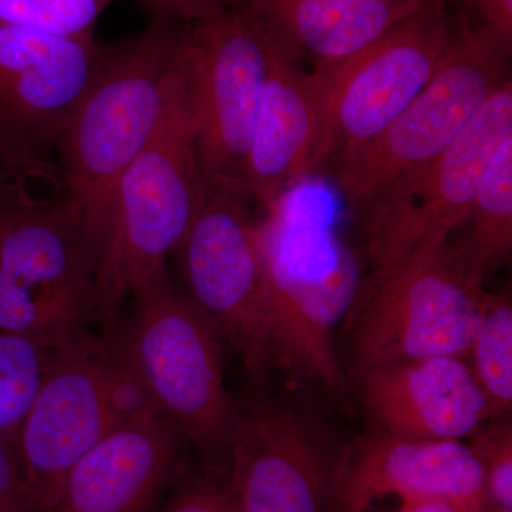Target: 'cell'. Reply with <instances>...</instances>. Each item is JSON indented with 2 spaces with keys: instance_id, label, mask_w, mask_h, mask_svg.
I'll use <instances>...</instances> for the list:
<instances>
[{
  "instance_id": "23",
  "label": "cell",
  "mask_w": 512,
  "mask_h": 512,
  "mask_svg": "<svg viewBox=\"0 0 512 512\" xmlns=\"http://www.w3.org/2000/svg\"><path fill=\"white\" fill-rule=\"evenodd\" d=\"M114 0H0V23L66 37H93Z\"/></svg>"
},
{
  "instance_id": "11",
  "label": "cell",
  "mask_w": 512,
  "mask_h": 512,
  "mask_svg": "<svg viewBox=\"0 0 512 512\" xmlns=\"http://www.w3.org/2000/svg\"><path fill=\"white\" fill-rule=\"evenodd\" d=\"M269 49V37L244 5L188 26L184 69L205 184L245 188Z\"/></svg>"
},
{
  "instance_id": "4",
  "label": "cell",
  "mask_w": 512,
  "mask_h": 512,
  "mask_svg": "<svg viewBox=\"0 0 512 512\" xmlns=\"http://www.w3.org/2000/svg\"><path fill=\"white\" fill-rule=\"evenodd\" d=\"M204 188L183 53L160 127L124 171L114 194L99 272L104 325L114 322L127 296L167 272L168 259L197 215Z\"/></svg>"
},
{
  "instance_id": "16",
  "label": "cell",
  "mask_w": 512,
  "mask_h": 512,
  "mask_svg": "<svg viewBox=\"0 0 512 512\" xmlns=\"http://www.w3.org/2000/svg\"><path fill=\"white\" fill-rule=\"evenodd\" d=\"M185 446L163 417L120 424L74 464L47 512H157L184 473Z\"/></svg>"
},
{
  "instance_id": "22",
  "label": "cell",
  "mask_w": 512,
  "mask_h": 512,
  "mask_svg": "<svg viewBox=\"0 0 512 512\" xmlns=\"http://www.w3.org/2000/svg\"><path fill=\"white\" fill-rule=\"evenodd\" d=\"M50 348L43 340L0 328V437L13 450L45 375Z\"/></svg>"
},
{
  "instance_id": "18",
  "label": "cell",
  "mask_w": 512,
  "mask_h": 512,
  "mask_svg": "<svg viewBox=\"0 0 512 512\" xmlns=\"http://www.w3.org/2000/svg\"><path fill=\"white\" fill-rule=\"evenodd\" d=\"M269 43L268 76L245 171V190L264 212L274 210L293 185L311 174L319 138L312 74Z\"/></svg>"
},
{
  "instance_id": "6",
  "label": "cell",
  "mask_w": 512,
  "mask_h": 512,
  "mask_svg": "<svg viewBox=\"0 0 512 512\" xmlns=\"http://www.w3.org/2000/svg\"><path fill=\"white\" fill-rule=\"evenodd\" d=\"M131 299L130 316L111 335L158 416L205 456H227L241 410L225 386L220 336L167 272Z\"/></svg>"
},
{
  "instance_id": "25",
  "label": "cell",
  "mask_w": 512,
  "mask_h": 512,
  "mask_svg": "<svg viewBox=\"0 0 512 512\" xmlns=\"http://www.w3.org/2000/svg\"><path fill=\"white\" fill-rule=\"evenodd\" d=\"M157 512H237L227 485L205 476L181 474Z\"/></svg>"
},
{
  "instance_id": "1",
  "label": "cell",
  "mask_w": 512,
  "mask_h": 512,
  "mask_svg": "<svg viewBox=\"0 0 512 512\" xmlns=\"http://www.w3.org/2000/svg\"><path fill=\"white\" fill-rule=\"evenodd\" d=\"M174 22L157 18L140 35L107 46L57 146L64 204L100 265L117 185L157 133L180 72L188 28Z\"/></svg>"
},
{
  "instance_id": "21",
  "label": "cell",
  "mask_w": 512,
  "mask_h": 512,
  "mask_svg": "<svg viewBox=\"0 0 512 512\" xmlns=\"http://www.w3.org/2000/svg\"><path fill=\"white\" fill-rule=\"evenodd\" d=\"M487 400L490 420L512 409V303L508 293H491L467 355Z\"/></svg>"
},
{
  "instance_id": "8",
  "label": "cell",
  "mask_w": 512,
  "mask_h": 512,
  "mask_svg": "<svg viewBox=\"0 0 512 512\" xmlns=\"http://www.w3.org/2000/svg\"><path fill=\"white\" fill-rule=\"evenodd\" d=\"M99 271L64 198L0 207V328L55 345L103 322Z\"/></svg>"
},
{
  "instance_id": "30",
  "label": "cell",
  "mask_w": 512,
  "mask_h": 512,
  "mask_svg": "<svg viewBox=\"0 0 512 512\" xmlns=\"http://www.w3.org/2000/svg\"><path fill=\"white\" fill-rule=\"evenodd\" d=\"M386 512H480L466 504L457 501L431 498V500L413 501V503L399 504L397 508Z\"/></svg>"
},
{
  "instance_id": "15",
  "label": "cell",
  "mask_w": 512,
  "mask_h": 512,
  "mask_svg": "<svg viewBox=\"0 0 512 512\" xmlns=\"http://www.w3.org/2000/svg\"><path fill=\"white\" fill-rule=\"evenodd\" d=\"M335 461L311 420L255 407L239 414L225 485L237 512H332Z\"/></svg>"
},
{
  "instance_id": "17",
  "label": "cell",
  "mask_w": 512,
  "mask_h": 512,
  "mask_svg": "<svg viewBox=\"0 0 512 512\" xmlns=\"http://www.w3.org/2000/svg\"><path fill=\"white\" fill-rule=\"evenodd\" d=\"M375 429L414 440L468 439L488 417L467 357L431 356L357 373Z\"/></svg>"
},
{
  "instance_id": "7",
  "label": "cell",
  "mask_w": 512,
  "mask_h": 512,
  "mask_svg": "<svg viewBox=\"0 0 512 512\" xmlns=\"http://www.w3.org/2000/svg\"><path fill=\"white\" fill-rule=\"evenodd\" d=\"M507 56L470 23H458L429 84L382 133L333 163L336 187L365 212L440 157L507 80Z\"/></svg>"
},
{
  "instance_id": "14",
  "label": "cell",
  "mask_w": 512,
  "mask_h": 512,
  "mask_svg": "<svg viewBox=\"0 0 512 512\" xmlns=\"http://www.w3.org/2000/svg\"><path fill=\"white\" fill-rule=\"evenodd\" d=\"M387 498H443L487 512L484 468L461 440L404 439L375 429L336 458L332 512H370Z\"/></svg>"
},
{
  "instance_id": "27",
  "label": "cell",
  "mask_w": 512,
  "mask_h": 512,
  "mask_svg": "<svg viewBox=\"0 0 512 512\" xmlns=\"http://www.w3.org/2000/svg\"><path fill=\"white\" fill-rule=\"evenodd\" d=\"M474 12L480 19L477 28L493 39L505 53L510 55L512 47V0H470Z\"/></svg>"
},
{
  "instance_id": "28",
  "label": "cell",
  "mask_w": 512,
  "mask_h": 512,
  "mask_svg": "<svg viewBox=\"0 0 512 512\" xmlns=\"http://www.w3.org/2000/svg\"><path fill=\"white\" fill-rule=\"evenodd\" d=\"M148 6L157 18L183 20L192 23L208 18L220 12L225 6L231 5L229 0H140Z\"/></svg>"
},
{
  "instance_id": "5",
  "label": "cell",
  "mask_w": 512,
  "mask_h": 512,
  "mask_svg": "<svg viewBox=\"0 0 512 512\" xmlns=\"http://www.w3.org/2000/svg\"><path fill=\"white\" fill-rule=\"evenodd\" d=\"M450 238L431 239L360 281L345 316L355 372L431 356L467 357L490 301Z\"/></svg>"
},
{
  "instance_id": "9",
  "label": "cell",
  "mask_w": 512,
  "mask_h": 512,
  "mask_svg": "<svg viewBox=\"0 0 512 512\" xmlns=\"http://www.w3.org/2000/svg\"><path fill=\"white\" fill-rule=\"evenodd\" d=\"M456 30L433 0L362 52L312 72L319 138L311 173L382 133L439 72Z\"/></svg>"
},
{
  "instance_id": "29",
  "label": "cell",
  "mask_w": 512,
  "mask_h": 512,
  "mask_svg": "<svg viewBox=\"0 0 512 512\" xmlns=\"http://www.w3.org/2000/svg\"><path fill=\"white\" fill-rule=\"evenodd\" d=\"M33 184L35 181L0 164V207L10 201L36 195L32 191Z\"/></svg>"
},
{
  "instance_id": "3",
  "label": "cell",
  "mask_w": 512,
  "mask_h": 512,
  "mask_svg": "<svg viewBox=\"0 0 512 512\" xmlns=\"http://www.w3.org/2000/svg\"><path fill=\"white\" fill-rule=\"evenodd\" d=\"M259 242L274 365L339 392L345 376L335 330L359 289L355 255L326 220L292 207L288 194L262 212Z\"/></svg>"
},
{
  "instance_id": "20",
  "label": "cell",
  "mask_w": 512,
  "mask_h": 512,
  "mask_svg": "<svg viewBox=\"0 0 512 512\" xmlns=\"http://www.w3.org/2000/svg\"><path fill=\"white\" fill-rule=\"evenodd\" d=\"M466 237L450 247L458 261L485 282L512 251V136L501 144L474 201Z\"/></svg>"
},
{
  "instance_id": "24",
  "label": "cell",
  "mask_w": 512,
  "mask_h": 512,
  "mask_svg": "<svg viewBox=\"0 0 512 512\" xmlns=\"http://www.w3.org/2000/svg\"><path fill=\"white\" fill-rule=\"evenodd\" d=\"M468 439L484 468L487 511L512 512V430L510 417L487 420Z\"/></svg>"
},
{
  "instance_id": "19",
  "label": "cell",
  "mask_w": 512,
  "mask_h": 512,
  "mask_svg": "<svg viewBox=\"0 0 512 512\" xmlns=\"http://www.w3.org/2000/svg\"><path fill=\"white\" fill-rule=\"evenodd\" d=\"M433 0H244L272 42L302 64L325 69L349 59Z\"/></svg>"
},
{
  "instance_id": "31",
  "label": "cell",
  "mask_w": 512,
  "mask_h": 512,
  "mask_svg": "<svg viewBox=\"0 0 512 512\" xmlns=\"http://www.w3.org/2000/svg\"><path fill=\"white\" fill-rule=\"evenodd\" d=\"M229 2H231V0H229Z\"/></svg>"
},
{
  "instance_id": "2",
  "label": "cell",
  "mask_w": 512,
  "mask_h": 512,
  "mask_svg": "<svg viewBox=\"0 0 512 512\" xmlns=\"http://www.w3.org/2000/svg\"><path fill=\"white\" fill-rule=\"evenodd\" d=\"M144 416L158 414L111 333L80 330L52 345L15 446L36 510L55 505L74 464L111 430Z\"/></svg>"
},
{
  "instance_id": "13",
  "label": "cell",
  "mask_w": 512,
  "mask_h": 512,
  "mask_svg": "<svg viewBox=\"0 0 512 512\" xmlns=\"http://www.w3.org/2000/svg\"><path fill=\"white\" fill-rule=\"evenodd\" d=\"M107 46L0 23V146L33 168L56 165L67 123L79 106Z\"/></svg>"
},
{
  "instance_id": "12",
  "label": "cell",
  "mask_w": 512,
  "mask_h": 512,
  "mask_svg": "<svg viewBox=\"0 0 512 512\" xmlns=\"http://www.w3.org/2000/svg\"><path fill=\"white\" fill-rule=\"evenodd\" d=\"M511 136L512 82L507 79L440 157L363 212L373 271L463 227L495 153Z\"/></svg>"
},
{
  "instance_id": "10",
  "label": "cell",
  "mask_w": 512,
  "mask_h": 512,
  "mask_svg": "<svg viewBox=\"0 0 512 512\" xmlns=\"http://www.w3.org/2000/svg\"><path fill=\"white\" fill-rule=\"evenodd\" d=\"M258 207L244 187L205 184L197 215L174 255L181 292L255 377L274 366Z\"/></svg>"
},
{
  "instance_id": "26",
  "label": "cell",
  "mask_w": 512,
  "mask_h": 512,
  "mask_svg": "<svg viewBox=\"0 0 512 512\" xmlns=\"http://www.w3.org/2000/svg\"><path fill=\"white\" fill-rule=\"evenodd\" d=\"M0 512H39L23 483L15 450L0 437Z\"/></svg>"
}]
</instances>
